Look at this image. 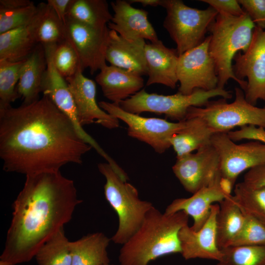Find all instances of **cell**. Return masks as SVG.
Wrapping results in <instances>:
<instances>
[{
  "label": "cell",
  "mask_w": 265,
  "mask_h": 265,
  "mask_svg": "<svg viewBox=\"0 0 265 265\" xmlns=\"http://www.w3.org/2000/svg\"><path fill=\"white\" fill-rule=\"evenodd\" d=\"M221 250L217 265H265V245L230 246Z\"/></svg>",
  "instance_id": "1f68e13d"
},
{
  "label": "cell",
  "mask_w": 265,
  "mask_h": 265,
  "mask_svg": "<svg viewBox=\"0 0 265 265\" xmlns=\"http://www.w3.org/2000/svg\"><path fill=\"white\" fill-rule=\"evenodd\" d=\"M255 26L246 13L239 17L218 13L210 26L209 51L215 64L218 88L224 89L225 84L232 79L242 90H245L247 82L239 81L234 76L232 61L238 53L240 51L244 53L248 50Z\"/></svg>",
  "instance_id": "277c9868"
},
{
  "label": "cell",
  "mask_w": 265,
  "mask_h": 265,
  "mask_svg": "<svg viewBox=\"0 0 265 265\" xmlns=\"http://www.w3.org/2000/svg\"><path fill=\"white\" fill-rule=\"evenodd\" d=\"M47 69V60L43 46L38 44L22 67L17 91L24 105L31 104L39 99Z\"/></svg>",
  "instance_id": "cb8c5ba5"
},
{
  "label": "cell",
  "mask_w": 265,
  "mask_h": 265,
  "mask_svg": "<svg viewBox=\"0 0 265 265\" xmlns=\"http://www.w3.org/2000/svg\"><path fill=\"white\" fill-rule=\"evenodd\" d=\"M233 195L243 212L265 222V187H252L243 182L235 185Z\"/></svg>",
  "instance_id": "f546056e"
},
{
  "label": "cell",
  "mask_w": 265,
  "mask_h": 265,
  "mask_svg": "<svg viewBox=\"0 0 265 265\" xmlns=\"http://www.w3.org/2000/svg\"><path fill=\"white\" fill-rule=\"evenodd\" d=\"M238 1L256 26L265 29V0H239Z\"/></svg>",
  "instance_id": "8d00e7d4"
},
{
  "label": "cell",
  "mask_w": 265,
  "mask_h": 265,
  "mask_svg": "<svg viewBox=\"0 0 265 265\" xmlns=\"http://www.w3.org/2000/svg\"><path fill=\"white\" fill-rule=\"evenodd\" d=\"M160 6L166 11L163 26L176 43L179 55L204 40L218 14L212 7L199 9L186 5L181 0H161Z\"/></svg>",
  "instance_id": "52a82bcc"
},
{
  "label": "cell",
  "mask_w": 265,
  "mask_h": 265,
  "mask_svg": "<svg viewBox=\"0 0 265 265\" xmlns=\"http://www.w3.org/2000/svg\"><path fill=\"white\" fill-rule=\"evenodd\" d=\"M219 205L213 204L208 218L198 231L193 230L188 225L179 231L181 254L186 260L195 258L219 261L221 250L217 243L216 218Z\"/></svg>",
  "instance_id": "e0dca14e"
},
{
  "label": "cell",
  "mask_w": 265,
  "mask_h": 265,
  "mask_svg": "<svg viewBox=\"0 0 265 265\" xmlns=\"http://www.w3.org/2000/svg\"><path fill=\"white\" fill-rule=\"evenodd\" d=\"M38 11L29 23L0 34V59L12 62L26 59L38 44L36 33L47 3L38 4Z\"/></svg>",
  "instance_id": "ffe728a7"
},
{
  "label": "cell",
  "mask_w": 265,
  "mask_h": 265,
  "mask_svg": "<svg viewBox=\"0 0 265 265\" xmlns=\"http://www.w3.org/2000/svg\"><path fill=\"white\" fill-rule=\"evenodd\" d=\"M232 70L236 78L247 81L246 101L255 106L258 100L265 102V29L255 26L251 43L244 53H238Z\"/></svg>",
  "instance_id": "8fae6325"
},
{
  "label": "cell",
  "mask_w": 265,
  "mask_h": 265,
  "mask_svg": "<svg viewBox=\"0 0 265 265\" xmlns=\"http://www.w3.org/2000/svg\"><path fill=\"white\" fill-rule=\"evenodd\" d=\"M53 61L57 71L65 79L73 76L81 68L76 53L67 41L56 47Z\"/></svg>",
  "instance_id": "d590c367"
},
{
  "label": "cell",
  "mask_w": 265,
  "mask_h": 265,
  "mask_svg": "<svg viewBox=\"0 0 265 265\" xmlns=\"http://www.w3.org/2000/svg\"><path fill=\"white\" fill-rule=\"evenodd\" d=\"M66 41L76 53L82 70L88 68L91 74L106 65V53L110 29L95 28L69 17L64 23Z\"/></svg>",
  "instance_id": "7c38bea8"
},
{
  "label": "cell",
  "mask_w": 265,
  "mask_h": 265,
  "mask_svg": "<svg viewBox=\"0 0 265 265\" xmlns=\"http://www.w3.org/2000/svg\"><path fill=\"white\" fill-rule=\"evenodd\" d=\"M12 204V217L0 261L26 263L72 219L82 200L73 180L60 171L26 175Z\"/></svg>",
  "instance_id": "7a4b0ae2"
},
{
  "label": "cell",
  "mask_w": 265,
  "mask_h": 265,
  "mask_svg": "<svg viewBox=\"0 0 265 265\" xmlns=\"http://www.w3.org/2000/svg\"><path fill=\"white\" fill-rule=\"evenodd\" d=\"M92 147L43 95L29 104L0 108V157L6 172L26 176L80 164Z\"/></svg>",
  "instance_id": "6da1fadb"
},
{
  "label": "cell",
  "mask_w": 265,
  "mask_h": 265,
  "mask_svg": "<svg viewBox=\"0 0 265 265\" xmlns=\"http://www.w3.org/2000/svg\"><path fill=\"white\" fill-rule=\"evenodd\" d=\"M211 144L220 159L221 179L233 188L238 177L247 169L265 164V143L256 140L236 144L227 133H214Z\"/></svg>",
  "instance_id": "30bf717a"
},
{
  "label": "cell",
  "mask_w": 265,
  "mask_h": 265,
  "mask_svg": "<svg viewBox=\"0 0 265 265\" xmlns=\"http://www.w3.org/2000/svg\"><path fill=\"white\" fill-rule=\"evenodd\" d=\"M145 40H130L110 30L106 59L113 65L139 76L147 75Z\"/></svg>",
  "instance_id": "7402d4cb"
},
{
  "label": "cell",
  "mask_w": 265,
  "mask_h": 265,
  "mask_svg": "<svg viewBox=\"0 0 265 265\" xmlns=\"http://www.w3.org/2000/svg\"><path fill=\"white\" fill-rule=\"evenodd\" d=\"M111 239L104 233L87 234L69 243L72 265H105L109 264L107 248Z\"/></svg>",
  "instance_id": "d4e9b609"
},
{
  "label": "cell",
  "mask_w": 265,
  "mask_h": 265,
  "mask_svg": "<svg viewBox=\"0 0 265 265\" xmlns=\"http://www.w3.org/2000/svg\"><path fill=\"white\" fill-rule=\"evenodd\" d=\"M243 226L231 246L265 245V222L244 213Z\"/></svg>",
  "instance_id": "836d02e7"
},
{
  "label": "cell",
  "mask_w": 265,
  "mask_h": 265,
  "mask_svg": "<svg viewBox=\"0 0 265 265\" xmlns=\"http://www.w3.org/2000/svg\"><path fill=\"white\" fill-rule=\"evenodd\" d=\"M57 46L43 47L47 60V69L42 82V92L43 95L49 97L69 118L81 138L104 157L106 155V152L80 124L75 103L67 81L54 65L53 54Z\"/></svg>",
  "instance_id": "9a60e30c"
},
{
  "label": "cell",
  "mask_w": 265,
  "mask_h": 265,
  "mask_svg": "<svg viewBox=\"0 0 265 265\" xmlns=\"http://www.w3.org/2000/svg\"><path fill=\"white\" fill-rule=\"evenodd\" d=\"M131 3L138 2L144 6H157L161 4V0H131L129 1Z\"/></svg>",
  "instance_id": "7bdbcfd3"
},
{
  "label": "cell",
  "mask_w": 265,
  "mask_h": 265,
  "mask_svg": "<svg viewBox=\"0 0 265 265\" xmlns=\"http://www.w3.org/2000/svg\"><path fill=\"white\" fill-rule=\"evenodd\" d=\"M36 38L38 43L43 47L57 46L66 41L64 24L48 4L37 28Z\"/></svg>",
  "instance_id": "d6a6232c"
},
{
  "label": "cell",
  "mask_w": 265,
  "mask_h": 265,
  "mask_svg": "<svg viewBox=\"0 0 265 265\" xmlns=\"http://www.w3.org/2000/svg\"><path fill=\"white\" fill-rule=\"evenodd\" d=\"M39 5L34 3L13 9L0 8V34L29 23L37 14Z\"/></svg>",
  "instance_id": "e575fe53"
},
{
  "label": "cell",
  "mask_w": 265,
  "mask_h": 265,
  "mask_svg": "<svg viewBox=\"0 0 265 265\" xmlns=\"http://www.w3.org/2000/svg\"><path fill=\"white\" fill-rule=\"evenodd\" d=\"M25 61L0 59V108L11 106L19 98L17 85Z\"/></svg>",
  "instance_id": "4dcf8cb0"
},
{
  "label": "cell",
  "mask_w": 265,
  "mask_h": 265,
  "mask_svg": "<svg viewBox=\"0 0 265 265\" xmlns=\"http://www.w3.org/2000/svg\"><path fill=\"white\" fill-rule=\"evenodd\" d=\"M114 11L107 26L130 40L158 41L157 33L148 18V12L132 7L129 1L116 0L110 3Z\"/></svg>",
  "instance_id": "d6986e66"
},
{
  "label": "cell",
  "mask_w": 265,
  "mask_h": 265,
  "mask_svg": "<svg viewBox=\"0 0 265 265\" xmlns=\"http://www.w3.org/2000/svg\"><path fill=\"white\" fill-rule=\"evenodd\" d=\"M184 127L170 139L171 147L179 158L211 144L214 134L200 118L186 116Z\"/></svg>",
  "instance_id": "484cf974"
},
{
  "label": "cell",
  "mask_w": 265,
  "mask_h": 265,
  "mask_svg": "<svg viewBox=\"0 0 265 265\" xmlns=\"http://www.w3.org/2000/svg\"><path fill=\"white\" fill-rule=\"evenodd\" d=\"M231 195L223 184L221 177L211 185L204 187L188 198L174 200L166 208L165 212L173 213L183 211L193 219L191 228L197 231L205 223L211 212L212 205L220 203Z\"/></svg>",
  "instance_id": "ac0fdd59"
},
{
  "label": "cell",
  "mask_w": 265,
  "mask_h": 265,
  "mask_svg": "<svg viewBox=\"0 0 265 265\" xmlns=\"http://www.w3.org/2000/svg\"><path fill=\"white\" fill-rule=\"evenodd\" d=\"M217 96L228 99L232 98V94L230 91L218 87L209 91L197 89L188 95L178 91L170 95L149 93L143 88L121 102L119 106L130 113L163 114L170 119L180 122L185 119L189 107L204 106L211 98Z\"/></svg>",
  "instance_id": "8992f818"
},
{
  "label": "cell",
  "mask_w": 265,
  "mask_h": 265,
  "mask_svg": "<svg viewBox=\"0 0 265 265\" xmlns=\"http://www.w3.org/2000/svg\"><path fill=\"white\" fill-rule=\"evenodd\" d=\"M216 218L217 243L220 249L231 246L240 232L245 215L230 195L221 202Z\"/></svg>",
  "instance_id": "4316f807"
},
{
  "label": "cell",
  "mask_w": 265,
  "mask_h": 265,
  "mask_svg": "<svg viewBox=\"0 0 265 265\" xmlns=\"http://www.w3.org/2000/svg\"><path fill=\"white\" fill-rule=\"evenodd\" d=\"M216 10L218 13L239 17L246 14L238 0H201Z\"/></svg>",
  "instance_id": "f35d334b"
},
{
  "label": "cell",
  "mask_w": 265,
  "mask_h": 265,
  "mask_svg": "<svg viewBox=\"0 0 265 265\" xmlns=\"http://www.w3.org/2000/svg\"><path fill=\"white\" fill-rule=\"evenodd\" d=\"M72 0H48L47 3L53 10L60 20L65 23Z\"/></svg>",
  "instance_id": "60d3db41"
},
{
  "label": "cell",
  "mask_w": 265,
  "mask_h": 265,
  "mask_svg": "<svg viewBox=\"0 0 265 265\" xmlns=\"http://www.w3.org/2000/svg\"><path fill=\"white\" fill-rule=\"evenodd\" d=\"M70 241L60 229L41 247L35 257L38 265H72Z\"/></svg>",
  "instance_id": "f1b7e54d"
},
{
  "label": "cell",
  "mask_w": 265,
  "mask_h": 265,
  "mask_svg": "<svg viewBox=\"0 0 265 265\" xmlns=\"http://www.w3.org/2000/svg\"><path fill=\"white\" fill-rule=\"evenodd\" d=\"M0 265H14L6 262L0 261Z\"/></svg>",
  "instance_id": "ee69618b"
},
{
  "label": "cell",
  "mask_w": 265,
  "mask_h": 265,
  "mask_svg": "<svg viewBox=\"0 0 265 265\" xmlns=\"http://www.w3.org/2000/svg\"><path fill=\"white\" fill-rule=\"evenodd\" d=\"M172 170L184 188L193 194L221 177L219 157L211 144L177 158Z\"/></svg>",
  "instance_id": "5bb4252c"
},
{
  "label": "cell",
  "mask_w": 265,
  "mask_h": 265,
  "mask_svg": "<svg viewBox=\"0 0 265 265\" xmlns=\"http://www.w3.org/2000/svg\"><path fill=\"white\" fill-rule=\"evenodd\" d=\"M98 168L106 180L105 198L118 217V227L111 240L122 245L137 230L153 205L141 200L137 189L119 176L108 163H100Z\"/></svg>",
  "instance_id": "5b68a950"
},
{
  "label": "cell",
  "mask_w": 265,
  "mask_h": 265,
  "mask_svg": "<svg viewBox=\"0 0 265 265\" xmlns=\"http://www.w3.org/2000/svg\"><path fill=\"white\" fill-rule=\"evenodd\" d=\"M145 56L148 79L146 85L160 84L174 89L178 82L176 49L166 47L161 40L146 44Z\"/></svg>",
  "instance_id": "44dd1931"
},
{
  "label": "cell",
  "mask_w": 265,
  "mask_h": 265,
  "mask_svg": "<svg viewBox=\"0 0 265 265\" xmlns=\"http://www.w3.org/2000/svg\"><path fill=\"white\" fill-rule=\"evenodd\" d=\"M34 4L29 0H0V8L13 9L26 7Z\"/></svg>",
  "instance_id": "b9f144b4"
},
{
  "label": "cell",
  "mask_w": 265,
  "mask_h": 265,
  "mask_svg": "<svg viewBox=\"0 0 265 265\" xmlns=\"http://www.w3.org/2000/svg\"><path fill=\"white\" fill-rule=\"evenodd\" d=\"M98 104L106 112L127 124L129 136L149 145L159 154L171 147L170 139L185 126L184 120L171 122L161 118L144 117L128 112L118 105L111 102L101 101Z\"/></svg>",
  "instance_id": "9c48e42d"
},
{
  "label": "cell",
  "mask_w": 265,
  "mask_h": 265,
  "mask_svg": "<svg viewBox=\"0 0 265 265\" xmlns=\"http://www.w3.org/2000/svg\"><path fill=\"white\" fill-rule=\"evenodd\" d=\"M226 100H210L204 107L191 106L186 116L200 118L214 133H228L236 127L249 125L265 129V106L258 107L248 103L242 89L235 88L233 102L228 103Z\"/></svg>",
  "instance_id": "ba28073f"
},
{
  "label": "cell",
  "mask_w": 265,
  "mask_h": 265,
  "mask_svg": "<svg viewBox=\"0 0 265 265\" xmlns=\"http://www.w3.org/2000/svg\"><path fill=\"white\" fill-rule=\"evenodd\" d=\"M67 17L90 26H107L112 15L105 0H72Z\"/></svg>",
  "instance_id": "83f0119b"
},
{
  "label": "cell",
  "mask_w": 265,
  "mask_h": 265,
  "mask_svg": "<svg viewBox=\"0 0 265 265\" xmlns=\"http://www.w3.org/2000/svg\"><path fill=\"white\" fill-rule=\"evenodd\" d=\"M188 218L183 211L168 214L153 206L137 230L122 244L120 265H148L160 257L181 253L179 233L188 224Z\"/></svg>",
  "instance_id": "3957f363"
},
{
  "label": "cell",
  "mask_w": 265,
  "mask_h": 265,
  "mask_svg": "<svg viewBox=\"0 0 265 265\" xmlns=\"http://www.w3.org/2000/svg\"><path fill=\"white\" fill-rule=\"evenodd\" d=\"M210 35L198 46L179 56L178 91L190 94L197 89L209 91L217 87L218 78L214 61L209 51Z\"/></svg>",
  "instance_id": "4fadbf2b"
},
{
  "label": "cell",
  "mask_w": 265,
  "mask_h": 265,
  "mask_svg": "<svg viewBox=\"0 0 265 265\" xmlns=\"http://www.w3.org/2000/svg\"><path fill=\"white\" fill-rule=\"evenodd\" d=\"M82 72L80 67L74 75L65 79L75 103L80 124L82 127L95 123L109 129L117 128L119 120L100 107L96 99V84Z\"/></svg>",
  "instance_id": "2e32d148"
},
{
  "label": "cell",
  "mask_w": 265,
  "mask_h": 265,
  "mask_svg": "<svg viewBox=\"0 0 265 265\" xmlns=\"http://www.w3.org/2000/svg\"><path fill=\"white\" fill-rule=\"evenodd\" d=\"M111 265V264H106V265Z\"/></svg>",
  "instance_id": "f6af8a7d"
},
{
  "label": "cell",
  "mask_w": 265,
  "mask_h": 265,
  "mask_svg": "<svg viewBox=\"0 0 265 265\" xmlns=\"http://www.w3.org/2000/svg\"><path fill=\"white\" fill-rule=\"evenodd\" d=\"M243 182L252 187H265V164L249 169L245 174Z\"/></svg>",
  "instance_id": "ab89813d"
},
{
  "label": "cell",
  "mask_w": 265,
  "mask_h": 265,
  "mask_svg": "<svg viewBox=\"0 0 265 265\" xmlns=\"http://www.w3.org/2000/svg\"><path fill=\"white\" fill-rule=\"evenodd\" d=\"M228 134L234 141L243 139L259 141L265 143V129L249 125L240 127L238 130L230 131Z\"/></svg>",
  "instance_id": "74e56055"
},
{
  "label": "cell",
  "mask_w": 265,
  "mask_h": 265,
  "mask_svg": "<svg viewBox=\"0 0 265 265\" xmlns=\"http://www.w3.org/2000/svg\"><path fill=\"white\" fill-rule=\"evenodd\" d=\"M104 96L111 103L118 105L143 89L141 76L113 66H104L95 78Z\"/></svg>",
  "instance_id": "603a6c76"
}]
</instances>
